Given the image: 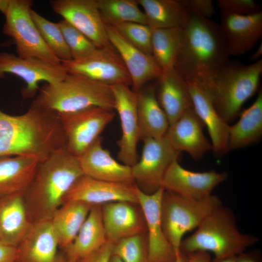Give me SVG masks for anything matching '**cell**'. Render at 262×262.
Listing matches in <instances>:
<instances>
[{"label":"cell","mask_w":262,"mask_h":262,"mask_svg":"<svg viewBox=\"0 0 262 262\" xmlns=\"http://www.w3.org/2000/svg\"><path fill=\"white\" fill-rule=\"evenodd\" d=\"M63 149L66 139L57 113L33 102L20 115L0 110V156L33 157L40 162Z\"/></svg>","instance_id":"6da1fadb"},{"label":"cell","mask_w":262,"mask_h":262,"mask_svg":"<svg viewBox=\"0 0 262 262\" xmlns=\"http://www.w3.org/2000/svg\"><path fill=\"white\" fill-rule=\"evenodd\" d=\"M183 29L174 67L187 82L207 89L229 61L225 37L220 24L190 10Z\"/></svg>","instance_id":"7a4b0ae2"},{"label":"cell","mask_w":262,"mask_h":262,"mask_svg":"<svg viewBox=\"0 0 262 262\" xmlns=\"http://www.w3.org/2000/svg\"><path fill=\"white\" fill-rule=\"evenodd\" d=\"M83 174L78 157L66 149L55 152L39 162L23 193L32 222L51 219L63 204L67 192Z\"/></svg>","instance_id":"3957f363"},{"label":"cell","mask_w":262,"mask_h":262,"mask_svg":"<svg viewBox=\"0 0 262 262\" xmlns=\"http://www.w3.org/2000/svg\"><path fill=\"white\" fill-rule=\"evenodd\" d=\"M195 232L182 240L180 251L187 254L197 251L211 252L213 261L236 256L258 241L257 237L241 232L233 212L221 205L208 215Z\"/></svg>","instance_id":"277c9868"},{"label":"cell","mask_w":262,"mask_h":262,"mask_svg":"<svg viewBox=\"0 0 262 262\" xmlns=\"http://www.w3.org/2000/svg\"><path fill=\"white\" fill-rule=\"evenodd\" d=\"M33 102L57 114L73 112L91 106L113 110L115 106L110 86L69 73L58 82L45 83L39 88Z\"/></svg>","instance_id":"5b68a950"},{"label":"cell","mask_w":262,"mask_h":262,"mask_svg":"<svg viewBox=\"0 0 262 262\" xmlns=\"http://www.w3.org/2000/svg\"><path fill=\"white\" fill-rule=\"evenodd\" d=\"M262 73V59L247 65L229 61L206 89L227 123L237 117L245 102L255 94Z\"/></svg>","instance_id":"8992f818"},{"label":"cell","mask_w":262,"mask_h":262,"mask_svg":"<svg viewBox=\"0 0 262 262\" xmlns=\"http://www.w3.org/2000/svg\"><path fill=\"white\" fill-rule=\"evenodd\" d=\"M222 205L221 199L216 195L194 199L164 190L161 204L162 224L166 238L177 256L180 252L183 235L197 228L208 215Z\"/></svg>","instance_id":"52a82bcc"},{"label":"cell","mask_w":262,"mask_h":262,"mask_svg":"<svg viewBox=\"0 0 262 262\" xmlns=\"http://www.w3.org/2000/svg\"><path fill=\"white\" fill-rule=\"evenodd\" d=\"M33 4L30 0H10L3 33L14 40L17 56L60 64L61 61L45 44L32 18Z\"/></svg>","instance_id":"ba28073f"},{"label":"cell","mask_w":262,"mask_h":262,"mask_svg":"<svg viewBox=\"0 0 262 262\" xmlns=\"http://www.w3.org/2000/svg\"><path fill=\"white\" fill-rule=\"evenodd\" d=\"M112 110L91 106L58 115L66 139V149L78 157L100 136L113 120Z\"/></svg>","instance_id":"9c48e42d"},{"label":"cell","mask_w":262,"mask_h":262,"mask_svg":"<svg viewBox=\"0 0 262 262\" xmlns=\"http://www.w3.org/2000/svg\"><path fill=\"white\" fill-rule=\"evenodd\" d=\"M140 160L131 166L133 181L147 194L162 187L163 178L170 164L179 159L180 153L175 149L164 136L143 140Z\"/></svg>","instance_id":"30bf717a"},{"label":"cell","mask_w":262,"mask_h":262,"mask_svg":"<svg viewBox=\"0 0 262 262\" xmlns=\"http://www.w3.org/2000/svg\"><path fill=\"white\" fill-rule=\"evenodd\" d=\"M8 73L20 78L26 83L21 90L25 98L35 96L40 88V82L55 83L63 80L68 74L62 64H54L37 58H21L12 53L0 52V79Z\"/></svg>","instance_id":"8fae6325"},{"label":"cell","mask_w":262,"mask_h":262,"mask_svg":"<svg viewBox=\"0 0 262 262\" xmlns=\"http://www.w3.org/2000/svg\"><path fill=\"white\" fill-rule=\"evenodd\" d=\"M61 64L69 74L82 76L106 85L131 84L130 74L113 46L97 48L85 59L71 60Z\"/></svg>","instance_id":"7c38bea8"},{"label":"cell","mask_w":262,"mask_h":262,"mask_svg":"<svg viewBox=\"0 0 262 262\" xmlns=\"http://www.w3.org/2000/svg\"><path fill=\"white\" fill-rule=\"evenodd\" d=\"M53 11L85 35L96 47L112 46L97 0H53Z\"/></svg>","instance_id":"4fadbf2b"},{"label":"cell","mask_w":262,"mask_h":262,"mask_svg":"<svg viewBox=\"0 0 262 262\" xmlns=\"http://www.w3.org/2000/svg\"><path fill=\"white\" fill-rule=\"evenodd\" d=\"M111 88L122 131L121 136L116 142L119 148L117 158L123 164L132 166L138 161L137 146L140 139L137 113V94L124 83L115 84Z\"/></svg>","instance_id":"5bb4252c"},{"label":"cell","mask_w":262,"mask_h":262,"mask_svg":"<svg viewBox=\"0 0 262 262\" xmlns=\"http://www.w3.org/2000/svg\"><path fill=\"white\" fill-rule=\"evenodd\" d=\"M163 187L147 194L135 184L138 205L143 214L147 244V262H174L177 255L164 234L161 221V204L164 192Z\"/></svg>","instance_id":"9a60e30c"},{"label":"cell","mask_w":262,"mask_h":262,"mask_svg":"<svg viewBox=\"0 0 262 262\" xmlns=\"http://www.w3.org/2000/svg\"><path fill=\"white\" fill-rule=\"evenodd\" d=\"M226 172L210 170L194 172L183 167L178 160L173 162L163 178L162 186L165 190L194 199H202L212 194L213 189L225 181Z\"/></svg>","instance_id":"2e32d148"},{"label":"cell","mask_w":262,"mask_h":262,"mask_svg":"<svg viewBox=\"0 0 262 262\" xmlns=\"http://www.w3.org/2000/svg\"><path fill=\"white\" fill-rule=\"evenodd\" d=\"M79 201L92 205L115 201L138 204L135 184L107 181L83 174L74 183L64 198V202Z\"/></svg>","instance_id":"e0dca14e"},{"label":"cell","mask_w":262,"mask_h":262,"mask_svg":"<svg viewBox=\"0 0 262 262\" xmlns=\"http://www.w3.org/2000/svg\"><path fill=\"white\" fill-rule=\"evenodd\" d=\"M106 29L111 45L130 74L133 91L137 93L146 83L159 78L162 70L152 55L132 45L111 24L106 23Z\"/></svg>","instance_id":"ac0fdd59"},{"label":"cell","mask_w":262,"mask_h":262,"mask_svg":"<svg viewBox=\"0 0 262 262\" xmlns=\"http://www.w3.org/2000/svg\"><path fill=\"white\" fill-rule=\"evenodd\" d=\"M204 127L192 107L169 126L164 137L177 151L186 152L193 159L198 160L212 150L211 142L204 135Z\"/></svg>","instance_id":"d6986e66"},{"label":"cell","mask_w":262,"mask_h":262,"mask_svg":"<svg viewBox=\"0 0 262 262\" xmlns=\"http://www.w3.org/2000/svg\"><path fill=\"white\" fill-rule=\"evenodd\" d=\"M99 136L78 157L83 174L107 181L134 183L131 166L117 162L103 147Z\"/></svg>","instance_id":"ffe728a7"},{"label":"cell","mask_w":262,"mask_h":262,"mask_svg":"<svg viewBox=\"0 0 262 262\" xmlns=\"http://www.w3.org/2000/svg\"><path fill=\"white\" fill-rule=\"evenodd\" d=\"M58 248L51 219L34 221L17 246L16 262H55Z\"/></svg>","instance_id":"44dd1931"},{"label":"cell","mask_w":262,"mask_h":262,"mask_svg":"<svg viewBox=\"0 0 262 262\" xmlns=\"http://www.w3.org/2000/svg\"><path fill=\"white\" fill-rule=\"evenodd\" d=\"M220 21L229 56L245 54L262 37V11L246 16L221 14Z\"/></svg>","instance_id":"7402d4cb"},{"label":"cell","mask_w":262,"mask_h":262,"mask_svg":"<svg viewBox=\"0 0 262 262\" xmlns=\"http://www.w3.org/2000/svg\"><path fill=\"white\" fill-rule=\"evenodd\" d=\"M136 204L120 201L102 204V222L108 241L114 243L122 238L145 232V218L135 207Z\"/></svg>","instance_id":"603a6c76"},{"label":"cell","mask_w":262,"mask_h":262,"mask_svg":"<svg viewBox=\"0 0 262 262\" xmlns=\"http://www.w3.org/2000/svg\"><path fill=\"white\" fill-rule=\"evenodd\" d=\"M158 80L157 98L170 126L193 107L188 84L174 67L162 71Z\"/></svg>","instance_id":"cb8c5ba5"},{"label":"cell","mask_w":262,"mask_h":262,"mask_svg":"<svg viewBox=\"0 0 262 262\" xmlns=\"http://www.w3.org/2000/svg\"><path fill=\"white\" fill-rule=\"evenodd\" d=\"M187 83L194 109L210 136L212 150L221 156L228 151L229 125L217 113L208 91L197 84Z\"/></svg>","instance_id":"d4e9b609"},{"label":"cell","mask_w":262,"mask_h":262,"mask_svg":"<svg viewBox=\"0 0 262 262\" xmlns=\"http://www.w3.org/2000/svg\"><path fill=\"white\" fill-rule=\"evenodd\" d=\"M23 193L0 197V241L16 246L19 244L33 223Z\"/></svg>","instance_id":"484cf974"},{"label":"cell","mask_w":262,"mask_h":262,"mask_svg":"<svg viewBox=\"0 0 262 262\" xmlns=\"http://www.w3.org/2000/svg\"><path fill=\"white\" fill-rule=\"evenodd\" d=\"M108 241L102 222L101 205H93L73 242L63 250L77 262L90 256Z\"/></svg>","instance_id":"4316f807"},{"label":"cell","mask_w":262,"mask_h":262,"mask_svg":"<svg viewBox=\"0 0 262 262\" xmlns=\"http://www.w3.org/2000/svg\"><path fill=\"white\" fill-rule=\"evenodd\" d=\"M153 84L142 87L137 92V113L140 138H157L164 136L169 128L168 119L156 96Z\"/></svg>","instance_id":"83f0119b"},{"label":"cell","mask_w":262,"mask_h":262,"mask_svg":"<svg viewBox=\"0 0 262 262\" xmlns=\"http://www.w3.org/2000/svg\"><path fill=\"white\" fill-rule=\"evenodd\" d=\"M39 161L29 156H0V197L24 192L32 181Z\"/></svg>","instance_id":"f1b7e54d"},{"label":"cell","mask_w":262,"mask_h":262,"mask_svg":"<svg viewBox=\"0 0 262 262\" xmlns=\"http://www.w3.org/2000/svg\"><path fill=\"white\" fill-rule=\"evenodd\" d=\"M262 136V92L240 115L238 121L229 125L228 151L256 144Z\"/></svg>","instance_id":"f546056e"},{"label":"cell","mask_w":262,"mask_h":262,"mask_svg":"<svg viewBox=\"0 0 262 262\" xmlns=\"http://www.w3.org/2000/svg\"><path fill=\"white\" fill-rule=\"evenodd\" d=\"M144 9L147 25L151 29L183 28L190 10L183 0H137Z\"/></svg>","instance_id":"4dcf8cb0"},{"label":"cell","mask_w":262,"mask_h":262,"mask_svg":"<svg viewBox=\"0 0 262 262\" xmlns=\"http://www.w3.org/2000/svg\"><path fill=\"white\" fill-rule=\"evenodd\" d=\"M93 205L79 201L63 203L51 219L59 248L64 250L74 240Z\"/></svg>","instance_id":"1f68e13d"},{"label":"cell","mask_w":262,"mask_h":262,"mask_svg":"<svg viewBox=\"0 0 262 262\" xmlns=\"http://www.w3.org/2000/svg\"><path fill=\"white\" fill-rule=\"evenodd\" d=\"M183 35L180 27L152 30V55L162 71L174 66Z\"/></svg>","instance_id":"d6a6232c"},{"label":"cell","mask_w":262,"mask_h":262,"mask_svg":"<svg viewBox=\"0 0 262 262\" xmlns=\"http://www.w3.org/2000/svg\"><path fill=\"white\" fill-rule=\"evenodd\" d=\"M106 23L134 22L147 25L146 16L135 0H97Z\"/></svg>","instance_id":"836d02e7"},{"label":"cell","mask_w":262,"mask_h":262,"mask_svg":"<svg viewBox=\"0 0 262 262\" xmlns=\"http://www.w3.org/2000/svg\"><path fill=\"white\" fill-rule=\"evenodd\" d=\"M32 18L45 44L61 61L72 60L68 47L58 23L52 22L31 10Z\"/></svg>","instance_id":"e575fe53"},{"label":"cell","mask_w":262,"mask_h":262,"mask_svg":"<svg viewBox=\"0 0 262 262\" xmlns=\"http://www.w3.org/2000/svg\"><path fill=\"white\" fill-rule=\"evenodd\" d=\"M112 254L123 262H147V240L143 233L122 238L113 243Z\"/></svg>","instance_id":"d590c367"},{"label":"cell","mask_w":262,"mask_h":262,"mask_svg":"<svg viewBox=\"0 0 262 262\" xmlns=\"http://www.w3.org/2000/svg\"><path fill=\"white\" fill-rule=\"evenodd\" d=\"M69 49L72 60H80L91 56L97 49L82 33L64 19L58 22Z\"/></svg>","instance_id":"8d00e7d4"},{"label":"cell","mask_w":262,"mask_h":262,"mask_svg":"<svg viewBox=\"0 0 262 262\" xmlns=\"http://www.w3.org/2000/svg\"><path fill=\"white\" fill-rule=\"evenodd\" d=\"M111 25L132 45L144 53L152 55V30L149 26L134 22Z\"/></svg>","instance_id":"74e56055"},{"label":"cell","mask_w":262,"mask_h":262,"mask_svg":"<svg viewBox=\"0 0 262 262\" xmlns=\"http://www.w3.org/2000/svg\"><path fill=\"white\" fill-rule=\"evenodd\" d=\"M217 4L221 14L246 16L261 11L253 0H218Z\"/></svg>","instance_id":"f35d334b"},{"label":"cell","mask_w":262,"mask_h":262,"mask_svg":"<svg viewBox=\"0 0 262 262\" xmlns=\"http://www.w3.org/2000/svg\"><path fill=\"white\" fill-rule=\"evenodd\" d=\"M190 10L200 16L210 19L215 13L213 1L211 0H183Z\"/></svg>","instance_id":"ab89813d"},{"label":"cell","mask_w":262,"mask_h":262,"mask_svg":"<svg viewBox=\"0 0 262 262\" xmlns=\"http://www.w3.org/2000/svg\"><path fill=\"white\" fill-rule=\"evenodd\" d=\"M113 244V243L108 241L96 252L77 262H109L112 255Z\"/></svg>","instance_id":"60d3db41"},{"label":"cell","mask_w":262,"mask_h":262,"mask_svg":"<svg viewBox=\"0 0 262 262\" xmlns=\"http://www.w3.org/2000/svg\"><path fill=\"white\" fill-rule=\"evenodd\" d=\"M17 246L0 241V262H16Z\"/></svg>","instance_id":"b9f144b4"},{"label":"cell","mask_w":262,"mask_h":262,"mask_svg":"<svg viewBox=\"0 0 262 262\" xmlns=\"http://www.w3.org/2000/svg\"><path fill=\"white\" fill-rule=\"evenodd\" d=\"M189 262H211V256L205 251H197L187 254Z\"/></svg>","instance_id":"7bdbcfd3"},{"label":"cell","mask_w":262,"mask_h":262,"mask_svg":"<svg viewBox=\"0 0 262 262\" xmlns=\"http://www.w3.org/2000/svg\"><path fill=\"white\" fill-rule=\"evenodd\" d=\"M235 262H260L253 253H245V251L236 256Z\"/></svg>","instance_id":"ee69618b"},{"label":"cell","mask_w":262,"mask_h":262,"mask_svg":"<svg viewBox=\"0 0 262 262\" xmlns=\"http://www.w3.org/2000/svg\"><path fill=\"white\" fill-rule=\"evenodd\" d=\"M262 54V44L259 45L257 50L251 55L250 57V60L253 63L256 62L260 60V57Z\"/></svg>","instance_id":"f6af8a7d"},{"label":"cell","mask_w":262,"mask_h":262,"mask_svg":"<svg viewBox=\"0 0 262 262\" xmlns=\"http://www.w3.org/2000/svg\"><path fill=\"white\" fill-rule=\"evenodd\" d=\"M10 0H0V12L4 16L7 14L10 4Z\"/></svg>","instance_id":"bcb514c9"},{"label":"cell","mask_w":262,"mask_h":262,"mask_svg":"<svg viewBox=\"0 0 262 262\" xmlns=\"http://www.w3.org/2000/svg\"><path fill=\"white\" fill-rule=\"evenodd\" d=\"M174 262H189V261L187 255L180 251Z\"/></svg>","instance_id":"7dc6e473"},{"label":"cell","mask_w":262,"mask_h":262,"mask_svg":"<svg viewBox=\"0 0 262 262\" xmlns=\"http://www.w3.org/2000/svg\"><path fill=\"white\" fill-rule=\"evenodd\" d=\"M55 262H77L76 261L67 258L65 255H62L58 254L57 259Z\"/></svg>","instance_id":"c3c4849f"},{"label":"cell","mask_w":262,"mask_h":262,"mask_svg":"<svg viewBox=\"0 0 262 262\" xmlns=\"http://www.w3.org/2000/svg\"><path fill=\"white\" fill-rule=\"evenodd\" d=\"M236 256L228 257L218 261H212L211 262H235Z\"/></svg>","instance_id":"681fc988"},{"label":"cell","mask_w":262,"mask_h":262,"mask_svg":"<svg viewBox=\"0 0 262 262\" xmlns=\"http://www.w3.org/2000/svg\"><path fill=\"white\" fill-rule=\"evenodd\" d=\"M109 262H123L121 259L116 255L112 254Z\"/></svg>","instance_id":"f907efd6"}]
</instances>
